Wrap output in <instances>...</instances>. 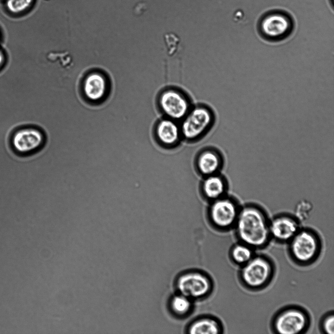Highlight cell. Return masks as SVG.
<instances>
[{"label": "cell", "instance_id": "603a6c76", "mask_svg": "<svg viewBox=\"0 0 334 334\" xmlns=\"http://www.w3.org/2000/svg\"><path fill=\"white\" fill-rule=\"evenodd\" d=\"M329 1L331 5H332V8H333L334 0H329Z\"/></svg>", "mask_w": 334, "mask_h": 334}, {"label": "cell", "instance_id": "9a60e30c", "mask_svg": "<svg viewBox=\"0 0 334 334\" xmlns=\"http://www.w3.org/2000/svg\"><path fill=\"white\" fill-rule=\"evenodd\" d=\"M200 187L203 197L210 202L227 195L229 183L219 173L204 177Z\"/></svg>", "mask_w": 334, "mask_h": 334}, {"label": "cell", "instance_id": "8992f818", "mask_svg": "<svg viewBox=\"0 0 334 334\" xmlns=\"http://www.w3.org/2000/svg\"><path fill=\"white\" fill-rule=\"evenodd\" d=\"M46 142V134L42 128L29 126L15 130L10 136L8 145L17 156L25 157L40 152Z\"/></svg>", "mask_w": 334, "mask_h": 334}, {"label": "cell", "instance_id": "4fadbf2b", "mask_svg": "<svg viewBox=\"0 0 334 334\" xmlns=\"http://www.w3.org/2000/svg\"><path fill=\"white\" fill-rule=\"evenodd\" d=\"M155 137L158 144L166 149L176 147L182 138L180 127L175 120L167 117L157 122Z\"/></svg>", "mask_w": 334, "mask_h": 334}, {"label": "cell", "instance_id": "e0dca14e", "mask_svg": "<svg viewBox=\"0 0 334 334\" xmlns=\"http://www.w3.org/2000/svg\"><path fill=\"white\" fill-rule=\"evenodd\" d=\"M189 330V333L193 334H217L220 333L221 328L216 320L211 318H202L192 323Z\"/></svg>", "mask_w": 334, "mask_h": 334}, {"label": "cell", "instance_id": "2e32d148", "mask_svg": "<svg viewBox=\"0 0 334 334\" xmlns=\"http://www.w3.org/2000/svg\"><path fill=\"white\" fill-rule=\"evenodd\" d=\"M255 250L240 242L234 245L230 252L233 262L241 267L250 261L255 254Z\"/></svg>", "mask_w": 334, "mask_h": 334}, {"label": "cell", "instance_id": "7a4b0ae2", "mask_svg": "<svg viewBox=\"0 0 334 334\" xmlns=\"http://www.w3.org/2000/svg\"><path fill=\"white\" fill-rule=\"evenodd\" d=\"M287 245L288 254L290 260L302 267L315 263L323 249L322 240L319 233L307 227L302 226Z\"/></svg>", "mask_w": 334, "mask_h": 334}, {"label": "cell", "instance_id": "5bb4252c", "mask_svg": "<svg viewBox=\"0 0 334 334\" xmlns=\"http://www.w3.org/2000/svg\"><path fill=\"white\" fill-rule=\"evenodd\" d=\"M222 154L214 148H205L197 156L195 166L197 172L203 177L219 173L224 165Z\"/></svg>", "mask_w": 334, "mask_h": 334}, {"label": "cell", "instance_id": "44dd1931", "mask_svg": "<svg viewBox=\"0 0 334 334\" xmlns=\"http://www.w3.org/2000/svg\"><path fill=\"white\" fill-rule=\"evenodd\" d=\"M321 330L325 334H334V316L333 312L325 315L321 323Z\"/></svg>", "mask_w": 334, "mask_h": 334}, {"label": "cell", "instance_id": "6da1fadb", "mask_svg": "<svg viewBox=\"0 0 334 334\" xmlns=\"http://www.w3.org/2000/svg\"><path fill=\"white\" fill-rule=\"evenodd\" d=\"M269 219L268 212L261 204L255 202L242 204L233 228L238 242L255 250L266 248L271 241Z\"/></svg>", "mask_w": 334, "mask_h": 334}, {"label": "cell", "instance_id": "ba28073f", "mask_svg": "<svg viewBox=\"0 0 334 334\" xmlns=\"http://www.w3.org/2000/svg\"><path fill=\"white\" fill-rule=\"evenodd\" d=\"M182 120L179 126L182 138L192 142L200 138L207 131L213 117L207 107L199 106L190 110Z\"/></svg>", "mask_w": 334, "mask_h": 334}, {"label": "cell", "instance_id": "277c9868", "mask_svg": "<svg viewBox=\"0 0 334 334\" xmlns=\"http://www.w3.org/2000/svg\"><path fill=\"white\" fill-rule=\"evenodd\" d=\"M257 30L265 40L277 42L288 38L293 32L295 22L290 13L282 9H273L261 15Z\"/></svg>", "mask_w": 334, "mask_h": 334}, {"label": "cell", "instance_id": "7402d4cb", "mask_svg": "<svg viewBox=\"0 0 334 334\" xmlns=\"http://www.w3.org/2000/svg\"><path fill=\"white\" fill-rule=\"evenodd\" d=\"M4 59V55L3 52L0 50V67L3 65Z\"/></svg>", "mask_w": 334, "mask_h": 334}, {"label": "cell", "instance_id": "9c48e42d", "mask_svg": "<svg viewBox=\"0 0 334 334\" xmlns=\"http://www.w3.org/2000/svg\"><path fill=\"white\" fill-rule=\"evenodd\" d=\"M110 80L101 70L88 72L82 79L81 90L87 102L98 104L105 100L110 92Z\"/></svg>", "mask_w": 334, "mask_h": 334}, {"label": "cell", "instance_id": "5b68a950", "mask_svg": "<svg viewBox=\"0 0 334 334\" xmlns=\"http://www.w3.org/2000/svg\"><path fill=\"white\" fill-rule=\"evenodd\" d=\"M311 324L308 311L293 305L283 308L276 313L271 321V329L279 334H302L309 330Z\"/></svg>", "mask_w": 334, "mask_h": 334}, {"label": "cell", "instance_id": "d6986e66", "mask_svg": "<svg viewBox=\"0 0 334 334\" xmlns=\"http://www.w3.org/2000/svg\"><path fill=\"white\" fill-rule=\"evenodd\" d=\"M171 308L178 315H184L191 308L190 298L181 294L174 296L170 302Z\"/></svg>", "mask_w": 334, "mask_h": 334}, {"label": "cell", "instance_id": "ffe728a7", "mask_svg": "<svg viewBox=\"0 0 334 334\" xmlns=\"http://www.w3.org/2000/svg\"><path fill=\"white\" fill-rule=\"evenodd\" d=\"M34 0H7L6 6L10 12L18 14L29 8Z\"/></svg>", "mask_w": 334, "mask_h": 334}, {"label": "cell", "instance_id": "7c38bea8", "mask_svg": "<svg viewBox=\"0 0 334 334\" xmlns=\"http://www.w3.org/2000/svg\"><path fill=\"white\" fill-rule=\"evenodd\" d=\"M177 288L180 294L190 298H199L208 293L211 284L207 277L199 272H188L178 279Z\"/></svg>", "mask_w": 334, "mask_h": 334}, {"label": "cell", "instance_id": "ac0fdd59", "mask_svg": "<svg viewBox=\"0 0 334 334\" xmlns=\"http://www.w3.org/2000/svg\"><path fill=\"white\" fill-rule=\"evenodd\" d=\"M313 209V204L311 201L302 199L296 203L292 214L302 223L310 218Z\"/></svg>", "mask_w": 334, "mask_h": 334}, {"label": "cell", "instance_id": "52a82bcc", "mask_svg": "<svg viewBox=\"0 0 334 334\" xmlns=\"http://www.w3.org/2000/svg\"><path fill=\"white\" fill-rule=\"evenodd\" d=\"M242 205L237 197L227 194L210 201L207 212L208 218L218 228L223 230L233 229Z\"/></svg>", "mask_w": 334, "mask_h": 334}, {"label": "cell", "instance_id": "8fae6325", "mask_svg": "<svg viewBox=\"0 0 334 334\" xmlns=\"http://www.w3.org/2000/svg\"><path fill=\"white\" fill-rule=\"evenodd\" d=\"M158 104L167 117L175 121L182 119L190 110L187 98L175 89L162 91L158 98Z\"/></svg>", "mask_w": 334, "mask_h": 334}, {"label": "cell", "instance_id": "3957f363", "mask_svg": "<svg viewBox=\"0 0 334 334\" xmlns=\"http://www.w3.org/2000/svg\"><path fill=\"white\" fill-rule=\"evenodd\" d=\"M275 272V265L270 257L265 254L255 253L250 261L240 267L238 278L245 289L256 292L267 288Z\"/></svg>", "mask_w": 334, "mask_h": 334}, {"label": "cell", "instance_id": "30bf717a", "mask_svg": "<svg viewBox=\"0 0 334 334\" xmlns=\"http://www.w3.org/2000/svg\"><path fill=\"white\" fill-rule=\"evenodd\" d=\"M301 223L292 214L281 212L269 219V230L271 240L287 244L302 227Z\"/></svg>", "mask_w": 334, "mask_h": 334}]
</instances>
